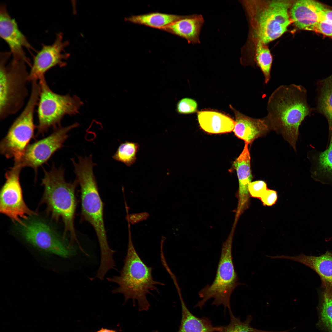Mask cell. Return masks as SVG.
<instances>
[{
	"label": "cell",
	"instance_id": "cell-34",
	"mask_svg": "<svg viewBox=\"0 0 332 332\" xmlns=\"http://www.w3.org/2000/svg\"><path fill=\"white\" fill-rule=\"evenodd\" d=\"M322 21H326L332 23V10L326 8L323 11Z\"/></svg>",
	"mask_w": 332,
	"mask_h": 332
},
{
	"label": "cell",
	"instance_id": "cell-11",
	"mask_svg": "<svg viewBox=\"0 0 332 332\" xmlns=\"http://www.w3.org/2000/svg\"><path fill=\"white\" fill-rule=\"evenodd\" d=\"M79 125L76 122L67 127L61 126L54 129L48 136L29 144L20 158L14 161V165L22 168L31 167L36 174L38 168L64 146L63 144L68 137V132Z\"/></svg>",
	"mask_w": 332,
	"mask_h": 332
},
{
	"label": "cell",
	"instance_id": "cell-4",
	"mask_svg": "<svg viewBox=\"0 0 332 332\" xmlns=\"http://www.w3.org/2000/svg\"><path fill=\"white\" fill-rule=\"evenodd\" d=\"M44 177L42 184L44 188L41 203L45 204L47 211L52 219H62L64 226L63 235L68 234L73 241L77 240L74 227V217L76 207L75 196L78 184L77 180L67 182L64 177V170L57 168L53 164L49 171L44 169Z\"/></svg>",
	"mask_w": 332,
	"mask_h": 332
},
{
	"label": "cell",
	"instance_id": "cell-6",
	"mask_svg": "<svg viewBox=\"0 0 332 332\" xmlns=\"http://www.w3.org/2000/svg\"><path fill=\"white\" fill-rule=\"evenodd\" d=\"M14 223L13 233L33 247L63 257L72 253L65 237L61 235L51 222L37 213Z\"/></svg>",
	"mask_w": 332,
	"mask_h": 332
},
{
	"label": "cell",
	"instance_id": "cell-3",
	"mask_svg": "<svg viewBox=\"0 0 332 332\" xmlns=\"http://www.w3.org/2000/svg\"><path fill=\"white\" fill-rule=\"evenodd\" d=\"M76 162L72 158L74 172L80 186L81 192V216L93 227L98 239L101 256L108 259L114 251L110 247L105 228L103 206L99 193L93 168L96 164L93 161L92 155L89 156H78Z\"/></svg>",
	"mask_w": 332,
	"mask_h": 332
},
{
	"label": "cell",
	"instance_id": "cell-22",
	"mask_svg": "<svg viewBox=\"0 0 332 332\" xmlns=\"http://www.w3.org/2000/svg\"><path fill=\"white\" fill-rule=\"evenodd\" d=\"M314 110L324 116L329 126L330 142L332 140V74L318 81Z\"/></svg>",
	"mask_w": 332,
	"mask_h": 332
},
{
	"label": "cell",
	"instance_id": "cell-24",
	"mask_svg": "<svg viewBox=\"0 0 332 332\" xmlns=\"http://www.w3.org/2000/svg\"><path fill=\"white\" fill-rule=\"evenodd\" d=\"M311 173L315 179L332 180V140L326 150L313 157Z\"/></svg>",
	"mask_w": 332,
	"mask_h": 332
},
{
	"label": "cell",
	"instance_id": "cell-35",
	"mask_svg": "<svg viewBox=\"0 0 332 332\" xmlns=\"http://www.w3.org/2000/svg\"><path fill=\"white\" fill-rule=\"evenodd\" d=\"M94 332H117L115 330L109 329L107 328H102L98 331Z\"/></svg>",
	"mask_w": 332,
	"mask_h": 332
},
{
	"label": "cell",
	"instance_id": "cell-18",
	"mask_svg": "<svg viewBox=\"0 0 332 332\" xmlns=\"http://www.w3.org/2000/svg\"><path fill=\"white\" fill-rule=\"evenodd\" d=\"M248 144L245 143L242 152L234 161L233 164L236 171L239 180V204L237 211L238 215L248 207L249 199L248 185L252 178Z\"/></svg>",
	"mask_w": 332,
	"mask_h": 332
},
{
	"label": "cell",
	"instance_id": "cell-17",
	"mask_svg": "<svg viewBox=\"0 0 332 332\" xmlns=\"http://www.w3.org/2000/svg\"><path fill=\"white\" fill-rule=\"evenodd\" d=\"M271 259H283L292 260L310 268L319 276L321 286L332 287V251H327L318 256L306 255L303 253L291 256L277 255L269 256Z\"/></svg>",
	"mask_w": 332,
	"mask_h": 332
},
{
	"label": "cell",
	"instance_id": "cell-12",
	"mask_svg": "<svg viewBox=\"0 0 332 332\" xmlns=\"http://www.w3.org/2000/svg\"><path fill=\"white\" fill-rule=\"evenodd\" d=\"M22 168L14 165L5 173V182L0 192V212L18 223L37 213L31 210L26 204L20 181Z\"/></svg>",
	"mask_w": 332,
	"mask_h": 332
},
{
	"label": "cell",
	"instance_id": "cell-14",
	"mask_svg": "<svg viewBox=\"0 0 332 332\" xmlns=\"http://www.w3.org/2000/svg\"><path fill=\"white\" fill-rule=\"evenodd\" d=\"M0 36L8 45L13 56L12 60L23 61L30 66L32 64L23 49H34L26 36L18 28L15 20L9 14L6 5L0 6Z\"/></svg>",
	"mask_w": 332,
	"mask_h": 332
},
{
	"label": "cell",
	"instance_id": "cell-26",
	"mask_svg": "<svg viewBox=\"0 0 332 332\" xmlns=\"http://www.w3.org/2000/svg\"><path fill=\"white\" fill-rule=\"evenodd\" d=\"M140 145L136 142L126 141L120 144L113 158L130 167L135 163Z\"/></svg>",
	"mask_w": 332,
	"mask_h": 332
},
{
	"label": "cell",
	"instance_id": "cell-36",
	"mask_svg": "<svg viewBox=\"0 0 332 332\" xmlns=\"http://www.w3.org/2000/svg\"><path fill=\"white\" fill-rule=\"evenodd\" d=\"M151 332H157V331H153Z\"/></svg>",
	"mask_w": 332,
	"mask_h": 332
},
{
	"label": "cell",
	"instance_id": "cell-8",
	"mask_svg": "<svg viewBox=\"0 0 332 332\" xmlns=\"http://www.w3.org/2000/svg\"><path fill=\"white\" fill-rule=\"evenodd\" d=\"M39 81L37 136L44 134L50 128L54 129L61 126V121L65 116L78 113L83 104L76 96L61 95L53 92L48 86L45 77Z\"/></svg>",
	"mask_w": 332,
	"mask_h": 332
},
{
	"label": "cell",
	"instance_id": "cell-16",
	"mask_svg": "<svg viewBox=\"0 0 332 332\" xmlns=\"http://www.w3.org/2000/svg\"><path fill=\"white\" fill-rule=\"evenodd\" d=\"M235 117L233 130L235 135L245 143L251 144L256 139L264 135L270 130L265 117L252 118L245 115L230 105Z\"/></svg>",
	"mask_w": 332,
	"mask_h": 332
},
{
	"label": "cell",
	"instance_id": "cell-10",
	"mask_svg": "<svg viewBox=\"0 0 332 332\" xmlns=\"http://www.w3.org/2000/svg\"><path fill=\"white\" fill-rule=\"evenodd\" d=\"M255 5L254 11L246 8L251 11L248 12L258 40L266 44L287 31L291 22L288 13L290 2L272 0L257 2Z\"/></svg>",
	"mask_w": 332,
	"mask_h": 332
},
{
	"label": "cell",
	"instance_id": "cell-1",
	"mask_svg": "<svg viewBox=\"0 0 332 332\" xmlns=\"http://www.w3.org/2000/svg\"><path fill=\"white\" fill-rule=\"evenodd\" d=\"M307 91L300 85H283L276 88L268 100L265 118L270 130L281 134L295 150L299 128L314 110L307 102Z\"/></svg>",
	"mask_w": 332,
	"mask_h": 332
},
{
	"label": "cell",
	"instance_id": "cell-19",
	"mask_svg": "<svg viewBox=\"0 0 332 332\" xmlns=\"http://www.w3.org/2000/svg\"><path fill=\"white\" fill-rule=\"evenodd\" d=\"M204 20L201 14L187 15L160 29L185 39L189 44H199L200 35Z\"/></svg>",
	"mask_w": 332,
	"mask_h": 332
},
{
	"label": "cell",
	"instance_id": "cell-7",
	"mask_svg": "<svg viewBox=\"0 0 332 332\" xmlns=\"http://www.w3.org/2000/svg\"><path fill=\"white\" fill-rule=\"evenodd\" d=\"M231 231L223 243L215 278L211 285H206L199 292L201 299L195 307L201 309L209 300L213 298L212 305H223L225 311L231 310L230 298L237 286L244 284L238 282V277L233 261L232 249L233 236Z\"/></svg>",
	"mask_w": 332,
	"mask_h": 332
},
{
	"label": "cell",
	"instance_id": "cell-29",
	"mask_svg": "<svg viewBox=\"0 0 332 332\" xmlns=\"http://www.w3.org/2000/svg\"><path fill=\"white\" fill-rule=\"evenodd\" d=\"M197 104L195 101L189 98H184L177 103L176 111L180 114H188L195 112L197 109Z\"/></svg>",
	"mask_w": 332,
	"mask_h": 332
},
{
	"label": "cell",
	"instance_id": "cell-5",
	"mask_svg": "<svg viewBox=\"0 0 332 332\" xmlns=\"http://www.w3.org/2000/svg\"><path fill=\"white\" fill-rule=\"evenodd\" d=\"M10 51L0 52V119L15 114L23 107L28 95L29 72L23 61H8Z\"/></svg>",
	"mask_w": 332,
	"mask_h": 332
},
{
	"label": "cell",
	"instance_id": "cell-31",
	"mask_svg": "<svg viewBox=\"0 0 332 332\" xmlns=\"http://www.w3.org/2000/svg\"><path fill=\"white\" fill-rule=\"evenodd\" d=\"M310 31L332 37V23L326 21H320L313 26Z\"/></svg>",
	"mask_w": 332,
	"mask_h": 332
},
{
	"label": "cell",
	"instance_id": "cell-21",
	"mask_svg": "<svg viewBox=\"0 0 332 332\" xmlns=\"http://www.w3.org/2000/svg\"><path fill=\"white\" fill-rule=\"evenodd\" d=\"M198 120L201 128L211 134L223 133L233 131L235 121L221 113L210 110L202 111L197 113Z\"/></svg>",
	"mask_w": 332,
	"mask_h": 332
},
{
	"label": "cell",
	"instance_id": "cell-25",
	"mask_svg": "<svg viewBox=\"0 0 332 332\" xmlns=\"http://www.w3.org/2000/svg\"><path fill=\"white\" fill-rule=\"evenodd\" d=\"M256 62L263 74L264 83L267 84L271 78L272 58L268 47L258 40L256 48Z\"/></svg>",
	"mask_w": 332,
	"mask_h": 332
},
{
	"label": "cell",
	"instance_id": "cell-20",
	"mask_svg": "<svg viewBox=\"0 0 332 332\" xmlns=\"http://www.w3.org/2000/svg\"><path fill=\"white\" fill-rule=\"evenodd\" d=\"M180 300L182 310L180 325L177 332H220L222 326H214L208 318H198L193 314L187 307L178 284L175 285Z\"/></svg>",
	"mask_w": 332,
	"mask_h": 332
},
{
	"label": "cell",
	"instance_id": "cell-28",
	"mask_svg": "<svg viewBox=\"0 0 332 332\" xmlns=\"http://www.w3.org/2000/svg\"><path fill=\"white\" fill-rule=\"evenodd\" d=\"M322 287L321 319L324 325L332 331V287Z\"/></svg>",
	"mask_w": 332,
	"mask_h": 332
},
{
	"label": "cell",
	"instance_id": "cell-27",
	"mask_svg": "<svg viewBox=\"0 0 332 332\" xmlns=\"http://www.w3.org/2000/svg\"><path fill=\"white\" fill-rule=\"evenodd\" d=\"M230 322L226 326H222V330L220 332H288L289 330L280 331H264L255 329L250 325L252 320L251 315H249L244 322L242 321L239 317H236L233 314L232 310L229 311Z\"/></svg>",
	"mask_w": 332,
	"mask_h": 332
},
{
	"label": "cell",
	"instance_id": "cell-33",
	"mask_svg": "<svg viewBox=\"0 0 332 332\" xmlns=\"http://www.w3.org/2000/svg\"><path fill=\"white\" fill-rule=\"evenodd\" d=\"M127 215L126 219L127 222L132 224H136L144 220H146L149 217V214L147 212L138 213L128 214V209L126 207Z\"/></svg>",
	"mask_w": 332,
	"mask_h": 332
},
{
	"label": "cell",
	"instance_id": "cell-32",
	"mask_svg": "<svg viewBox=\"0 0 332 332\" xmlns=\"http://www.w3.org/2000/svg\"><path fill=\"white\" fill-rule=\"evenodd\" d=\"M260 199L264 205L271 206L275 204L277 201V192L274 190L267 189Z\"/></svg>",
	"mask_w": 332,
	"mask_h": 332
},
{
	"label": "cell",
	"instance_id": "cell-15",
	"mask_svg": "<svg viewBox=\"0 0 332 332\" xmlns=\"http://www.w3.org/2000/svg\"><path fill=\"white\" fill-rule=\"evenodd\" d=\"M326 8L321 3L312 0H301L294 2L291 8V19L298 29L310 30L322 19Z\"/></svg>",
	"mask_w": 332,
	"mask_h": 332
},
{
	"label": "cell",
	"instance_id": "cell-13",
	"mask_svg": "<svg viewBox=\"0 0 332 332\" xmlns=\"http://www.w3.org/2000/svg\"><path fill=\"white\" fill-rule=\"evenodd\" d=\"M69 45L68 41H63V34L61 32L56 34L52 44H42L41 49L34 57L29 73V81L39 80L54 67L65 66L67 63L65 61L69 58L70 54L66 53L64 49Z\"/></svg>",
	"mask_w": 332,
	"mask_h": 332
},
{
	"label": "cell",
	"instance_id": "cell-23",
	"mask_svg": "<svg viewBox=\"0 0 332 332\" xmlns=\"http://www.w3.org/2000/svg\"><path fill=\"white\" fill-rule=\"evenodd\" d=\"M187 15L153 12L142 14L132 15L125 18L124 20L126 22L160 30L185 17Z\"/></svg>",
	"mask_w": 332,
	"mask_h": 332
},
{
	"label": "cell",
	"instance_id": "cell-9",
	"mask_svg": "<svg viewBox=\"0 0 332 332\" xmlns=\"http://www.w3.org/2000/svg\"><path fill=\"white\" fill-rule=\"evenodd\" d=\"M40 92L37 81L32 83L30 98L25 108L14 120L0 143V152L7 158L19 160L33 138L35 128L34 114Z\"/></svg>",
	"mask_w": 332,
	"mask_h": 332
},
{
	"label": "cell",
	"instance_id": "cell-2",
	"mask_svg": "<svg viewBox=\"0 0 332 332\" xmlns=\"http://www.w3.org/2000/svg\"><path fill=\"white\" fill-rule=\"evenodd\" d=\"M128 227L127 254L120 275L106 279L109 282L118 285L112 290L113 293L123 294L125 302L131 299L133 306L137 302L139 311H147L150 305L146 295L152 294V291L159 293L157 286L165 284L154 279L153 268L146 265L138 255L132 241L130 226Z\"/></svg>",
	"mask_w": 332,
	"mask_h": 332
},
{
	"label": "cell",
	"instance_id": "cell-30",
	"mask_svg": "<svg viewBox=\"0 0 332 332\" xmlns=\"http://www.w3.org/2000/svg\"><path fill=\"white\" fill-rule=\"evenodd\" d=\"M248 189L251 197L259 199L267 189L266 183L262 180L251 182L249 184Z\"/></svg>",
	"mask_w": 332,
	"mask_h": 332
}]
</instances>
